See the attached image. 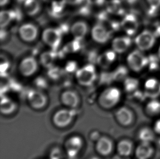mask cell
Here are the masks:
<instances>
[{"instance_id": "e575fe53", "label": "cell", "mask_w": 160, "mask_h": 159, "mask_svg": "<svg viewBox=\"0 0 160 159\" xmlns=\"http://www.w3.org/2000/svg\"><path fill=\"white\" fill-rule=\"evenodd\" d=\"M66 4L71 5V6H76L81 4L84 0H62Z\"/></svg>"}, {"instance_id": "5b68a950", "label": "cell", "mask_w": 160, "mask_h": 159, "mask_svg": "<svg viewBox=\"0 0 160 159\" xmlns=\"http://www.w3.org/2000/svg\"><path fill=\"white\" fill-rule=\"evenodd\" d=\"M121 92L118 88L110 87L102 93L100 97V103L104 108H111L119 102Z\"/></svg>"}, {"instance_id": "52a82bcc", "label": "cell", "mask_w": 160, "mask_h": 159, "mask_svg": "<svg viewBox=\"0 0 160 159\" xmlns=\"http://www.w3.org/2000/svg\"><path fill=\"white\" fill-rule=\"evenodd\" d=\"M38 68V65L37 60L32 56H28L21 61L19 70L22 75L30 77L37 72Z\"/></svg>"}, {"instance_id": "d6986e66", "label": "cell", "mask_w": 160, "mask_h": 159, "mask_svg": "<svg viewBox=\"0 0 160 159\" xmlns=\"http://www.w3.org/2000/svg\"><path fill=\"white\" fill-rule=\"evenodd\" d=\"M97 150L102 155H108L112 150V143L108 138H100L98 140Z\"/></svg>"}, {"instance_id": "1f68e13d", "label": "cell", "mask_w": 160, "mask_h": 159, "mask_svg": "<svg viewBox=\"0 0 160 159\" xmlns=\"http://www.w3.org/2000/svg\"><path fill=\"white\" fill-rule=\"evenodd\" d=\"M147 2L150 8L153 10L158 9L160 7V0H147Z\"/></svg>"}, {"instance_id": "74e56055", "label": "cell", "mask_w": 160, "mask_h": 159, "mask_svg": "<svg viewBox=\"0 0 160 159\" xmlns=\"http://www.w3.org/2000/svg\"><path fill=\"white\" fill-rule=\"evenodd\" d=\"M9 0H0V5L1 7H4L6 6L8 3Z\"/></svg>"}, {"instance_id": "83f0119b", "label": "cell", "mask_w": 160, "mask_h": 159, "mask_svg": "<svg viewBox=\"0 0 160 159\" xmlns=\"http://www.w3.org/2000/svg\"><path fill=\"white\" fill-rule=\"evenodd\" d=\"M1 111L6 114L9 113L14 111L15 108V105L12 101L8 99H4L2 100L1 103Z\"/></svg>"}, {"instance_id": "60d3db41", "label": "cell", "mask_w": 160, "mask_h": 159, "mask_svg": "<svg viewBox=\"0 0 160 159\" xmlns=\"http://www.w3.org/2000/svg\"><path fill=\"white\" fill-rule=\"evenodd\" d=\"M158 58L160 59V46H159V48L158 49Z\"/></svg>"}, {"instance_id": "d6a6232c", "label": "cell", "mask_w": 160, "mask_h": 159, "mask_svg": "<svg viewBox=\"0 0 160 159\" xmlns=\"http://www.w3.org/2000/svg\"><path fill=\"white\" fill-rule=\"evenodd\" d=\"M61 71L58 68H52L50 69V71L49 72V74L51 78L53 79H56L58 78L60 75Z\"/></svg>"}, {"instance_id": "7a4b0ae2", "label": "cell", "mask_w": 160, "mask_h": 159, "mask_svg": "<svg viewBox=\"0 0 160 159\" xmlns=\"http://www.w3.org/2000/svg\"><path fill=\"white\" fill-rule=\"evenodd\" d=\"M78 83L84 86L91 85L96 79V71L93 65L89 64L78 69L76 73Z\"/></svg>"}, {"instance_id": "30bf717a", "label": "cell", "mask_w": 160, "mask_h": 159, "mask_svg": "<svg viewBox=\"0 0 160 159\" xmlns=\"http://www.w3.org/2000/svg\"><path fill=\"white\" fill-rule=\"evenodd\" d=\"M132 44V40L130 36H120L115 38L112 42V47L117 54L125 52Z\"/></svg>"}, {"instance_id": "4fadbf2b", "label": "cell", "mask_w": 160, "mask_h": 159, "mask_svg": "<svg viewBox=\"0 0 160 159\" xmlns=\"http://www.w3.org/2000/svg\"><path fill=\"white\" fill-rule=\"evenodd\" d=\"M73 119V114L67 110H61L54 115V123L58 127H65L71 123Z\"/></svg>"}, {"instance_id": "f1b7e54d", "label": "cell", "mask_w": 160, "mask_h": 159, "mask_svg": "<svg viewBox=\"0 0 160 159\" xmlns=\"http://www.w3.org/2000/svg\"><path fill=\"white\" fill-rule=\"evenodd\" d=\"M66 4L65 2L62 1H54L52 4V12L54 14H58L60 13H62L63 11L65 9V6Z\"/></svg>"}, {"instance_id": "603a6c76", "label": "cell", "mask_w": 160, "mask_h": 159, "mask_svg": "<svg viewBox=\"0 0 160 159\" xmlns=\"http://www.w3.org/2000/svg\"><path fill=\"white\" fill-rule=\"evenodd\" d=\"M133 144L132 142L127 140H123L119 142L118 145V151L122 157H128L132 153Z\"/></svg>"}, {"instance_id": "8fae6325", "label": "cell", "mask_w": 160, "mask_h": 159, "mask_svg": "<svg viewBox=\"0 0 160 159\" xmlns=\"http://www.w3.org/2000/svg\"><path fill=\"white\" fill-rule=\"evenodd\" d=\"M28 100L31 106L36 109L43 108L47 103L46 96L39 90H32L29 92Z\"/></svg>"}, {"instance_id": "4316f807", "label": "cell", "mask_w": 160, "mask_h": 159, "mask_svg": "<svg viewBox=\"0 0 160 159\" xmlns=\"http://www.w3.org/2000/svg\"><path fill=\"white\" fill-rule=\"evenodd\" d=\"M81 40L74 39L73 41L68 43L65 46V51L66 52H78L81 48Z\"/></svg>"}, {"instance_id": "7c38bea8", "label": "cell", "mask_w": 160, "mask_h": 159, "mask_svg": "<svg viewBox=\"0 0 160 159\" xmlns=\"http://www.w3.org/2000/svg\"><path fill=\"white\" fill-rule=\"evenodd\" d=\"M70 31L74 39L82 41L88 34L89 27L87 22L83 21H78L72 25Z\"/></svg>"}, {"instance_id": "b9f144b4", "label": "cell", "mask_w": 160, "mask_h": 159, "mask_svg": "<svg viewBox=\"0 0 160 159\" xmlns=\"http://www.w3.org/2000/svg\"><path fill=\"white\" fill-rule=\"evenodd\" d=\"M158 144H159V146H160V139L159 140V141H158Z\"/></svg>"}, {"instance_id": "ba28073f", "label": "cell", "mask_w": 160, "mask_h": 159, "mask_svg": "<svg viewBox=\"0 0 160 159\" xmlns=\"http://www.w3.org/2000/svg\"><path fill=\"white\" fill-rule=\"evenodd\" d=\"M91 37L96 43L104 44L110 38V32L102 24H96L91 30Z\"/></svg>"}, {"instance_id": "2e32d148", "label": "cell", "mask_w": 160, "mask_h": 159, "mask_svg": "<svg viewBox=\"0 0 160 159\" xmlns=\"http://www.w3.org/2000/svg\"><path fill=\"white\" fill-rule=\"evenodd\" d=\"M117 120L123 126H128L132 123L133 119L131 110L126 108H121L116 113Z\"/></svg>"}, {"instance_id": "836d02e7", "label": "cell", "mask_w": 160, "mask_h": 159, "mask_svg": "<svg viewBox=\"0 0 160 159\" xmlns=\"http://www.w3.org/2000/svg\"><path fill=\"white\" fill-rule=\"evenodd\" d=\"M77 65L74 62H69L67 63L66 67V70L68 72H73L76 69Z\"/></svg>"}, {"instance_id": "d4e9b609", "label": "cell", "mask_w": 160, "mask_h": 159, "mask_svg": "<svg viewBox=\"0 0 160 159\" xmlns=\"http://www.w3.org/2000/svg\"><path fill=\"white\" fill-rule=\"evenodd\" d=\"M124 86L126 90L128 92H134L138 87V80L135 78H128L125 81Z\"/></svg>"}, {"instance_id": "7402d4cb", "label": "cell", "mask_w": 160, "mask_h": 159, "mask_svg": "<svg viewBox=\"0 0 160 159\" xmlns=\"http://www.w3.org/2000/svg\"><path fill=\"white\" fill-rule=\"evenodd\" d=\"M56 57L55 51L52 50L50 51L44 52L40 56V62L44 67L50 68L52 67Z\"/></svg>"}, {"instance_id": "d590c367", "label": "cell", "mask_w": 160, "mask_h": 159, "mask_svg": "<svg viewBox=\"0 0 160 159\" xmlns=\"http://www.w3.org/2000/svg\"><path fill=\"white\" fill-rule=\"evenodd\" d=\"M89 4L94 5V6H102L105 2V0H87Z\"/></svg>"}, {"instance_id": "9c48e42d", "label": "cell", "mask_w": 160, "mask_h": 159, "mask_svg": "<svg viewBox=\"0 0 160 159\" xmlns=\"http://www.w3.org/2000/svg\"><path fill=\"white\" fill-rule=\"evenodd\" d=\"M121 26L128 36L134 35L138 30L139 22L136 17L133 14H128L124 17Z\"/></svg>"}, {"instance_id": "8992f818", "label": "cell", "mask_w": 160, "mask_h": 159, "mask_svg": "<svg viewBox=\"0 0 160 159\" xmlns=\"http://www.w3.org/2000/svg\"><path fill=\"white\" fill-rule=\"evenodd\" d=\"M38 27L31 23L23 24L18 30L20 38L27 43H31L36 41L38 36Z\"/></svg>"}, {"instance_id": "f35d334b", "label": "cell", "mask_w": 160, "mask_h": 159, "mask_svg": "<svg viewBox=\"0 0 160 159\" xmlns=\"http://www.w3.org/2000/svg\"><path fill=\"white\" fill-rule=\"evenodd\" d=\"M92 139L94 138V137H95V140L96 139V140H98L99 139V138H98V137H99V135H98V134L97 132H95V133H93V134H92Z\"/></svg>"}, {"instance_id": "277c9868", "label": "cell", "mask_w": 160, "mask_h": 159, "mask_svg": "<svg viewBox=\"0 0 160 159\" xmlns=\"http://www.w3.org/2000/svg\"><path fill=\"white\" fill-rule=\"evenodd\" d=\"M42 38L44 43L55 51L60 45L62 32L58 28H47L42 33Z\"/></svg>"}, {"instance_id": "6da1fadb", "label": "cell", "mask_w": 160, "mask_h": 159, "mask_svg": "<svg viewBox=\"0 0 160 159\" xmlns=\"http://www.w3.org/2000/svg\"><path fill=\"white\" fill-rule=\"evenodd\" d=\"M126 60L130 69L134 72L141 71L148 65V58L143 51L139 49L130 52L128 55Z\"/></svg>"}, {"instance_id": "9a60e30c", "label": "cell", "mask_w": 160, "mask_h": 159, "mask_svg": "<svg viewBox=\"0 0 160 159\" xmlns=\"http://www.w3.org/2000/svg\"><path fill=\"white\" fill-rule=\"evenodd\" d=\"M82 145V139L78 136H73L67 141L66 148L68 155L73 157L77 155Z\"/></svg>"}, {"instance_id": "3957f363", "label": "cell", "mask_w": 160, "mask_h": 159, "mask_svg": "<svg viewBox=\"0 0 160 159\" xmlns=\"http://www.w3.org/2000/svg\"><path fill=\"white\" fill-rule=\"evenodd\" d=\"M156 42V36L149 30H144L139 33L134 39L138 49L144 52L151 49Z\"/></svg>"}, {"instance_id": "4dcf8cb0", "label": "cell", "mask_w": 160, "mask_h": 159, "mask_svg": "<svg viewBox=\"0 0 160 159\" xmlns=\"http://www.w3.org/2000/svg\"><path fill=\"white\" fill-rule=\"evenodd\" d=\"M158 82L156 79H149L145 82V87L149 90H152L155 88H156V87L158 86Z\"/></svg>"}, {"instance_id": "ac0fdd59", "label": "cell", "mask_w": 160, "mask_h": 159, "mask_svg": "<svg viewBox=\"0 0 160 159\" xmlns=\"http://www.w3.org/2000/svg\"><path fill=\"white\" fill-rule=\"evenodd\" d=\"M117 53L112 50H108L98 57V63L103 68H107L114 62L116 58Z\"/></svg>"}, {"instance_id": "ab89813d", "label": "cell", "mask_w": 160, "mask_h": 159, "mask_svg": "<svg viewBox=\"0 0 160 159\" xmlns=\"http://www.w3.org/2000/svg\"><path fill=\"white\" fill-rule=\"evenodd\" d=\"M126 1H127V2L131 3L136 1V0H126Z\"/></svg>"}, {"instance_id": "8d00e7d4", "label": "cell", "mask_w": 160, "mask_h": 159, "mask_svg": "<svg viewBox=\"0 0 160 159\" xmlns=\"http://www.w3.org/2000/svg\"><path fill=\"white\" fill-rule=\"evenodd\" d=\"M154 131L155 132L160 135V119L156 120L154 125Z\"/></svg>"}, {"instance_id": "e0dca14e", "label": "cell", "mask_w": 160, "mask_h": 159, "mask_svg": "<svg viewBox=\"0 0 160 159\" xmlns=\"http://www.w3.org/2000/svg\"><path fill=\"white\" fill-rule=\"evenodd\" d=\"M23 6L25 12L30 17L37 15L41 9V4L38 0H25Z\"/></svg>"}, {"instance_id": "cb8c5ba5", "label": "cell", "mask_w": 160, "mask_h": 159, "mask_svg": "<svg viewBox=\"0 0 160 159\" xmlns=\"http://www.w3.org/2000/svg\"><path fill=\"white\" fill-rule=\"evenodd\" d=\"M138 137L142 142L151 143L155 138L154 131L148 128H143L139 132Z\"/></svg>"}, {"instance_id": "f546056e", "label": "cell", "mask_w": 160, "mask_h": 159, "mask_svg": "<svg viewBox=\"0 0 160 159\" xmlns=\"http://www.w3.org/2000/svg\"><path fill=\"white\" fill-rule=\"evenodd\" d=\"M9 67H10V64L8 60H7L6 59L3 60V58L1 57V67H0L1 75L6 74L7 72L9 69Z\"/></svg>"}, {"instance_id": "ffe728a7", "label": "cell", "mask_w": 160, "mask_h": 159, "mask_svg": "<svg viewBox=\"0 0 160 159\" xmlns=\"http://www.w3.org/2000/svg\"><path fill=\"white\" fill-rule=\"evenodd\" d=\"M61 100L65 105L71 108H74L77 105L79 101L78 95L72 90H67L63 93Z\"/></svg>"}, {"instance_id": "44dd1931", "label": "cell", "mask_w": 160, "mask_h": 159, "mask_svg": "<svg viewBox=\"0 0 160 159\" xmlns=\"http://www.w3.org/2000/svg\"><path fill=\"white\" fill-rule=\"evenodd\" d=\"M16 17V13L11 10H3L0 13V26L4 28L11 24V22Z\"/></svg>"}, {"instance_id": "484cf974", "label": "cell", "mask_w": 160, "mask_h": 159, "mask_svg": "<svg viewBox=\"0 0 160 159\" xmlns=\"http://www.w3.org/2000/svg\"><path fill=\"white\" fill-rule=\"evenodd\" d=\"M147 110L149 114L156 115L160 113V102L158 100H152L148 104Z\"/></svg>"}, {"instance_id": "5bb4252c", "label": "cell", "mask_w": 160, "mask_h": 159, "mask_svg": "<svg viewBox=\"0 0 160 159\" xmlns=\"http://www.w3.org/2000/svg\"><path fill=\"white\" fill-rule=\"evenodd\" d=\"M154 154V148L151 143L142 142L136 150V156L138 159H149Z\"/></svg>"}]
</instances>
